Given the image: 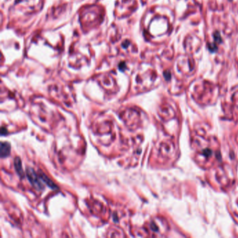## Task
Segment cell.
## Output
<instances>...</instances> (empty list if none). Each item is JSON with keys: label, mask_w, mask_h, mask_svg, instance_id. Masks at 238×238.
<instances>
[{"label": "cell", "mask_w": 238, "mask_h": 238, "mask_svg": "<svg viewBox=\"0 0 238 238\" xmlns=\"http://www.w3.org/2000/svg\"><path fill=\"white\" fill-rule=\"evenodd\" d=\"M119 68H120V69L121 71H124L126 68V64L124 62H122L121 64H120V65H119Z\"/></svg>", "instance_id": "obj_5"}, {"label": "cell", "mask_w": 238, "mask_h": 238, "mask_svg": "<svg viewBox=\"0 0 238 238\" xmlns=\"http://www.w3.org/2000/svg\"><path fill=\"white\" fill-rule=\"evenodd\" d=\"M26 174H27L28 180L31 183V184L37 190H42L44 189V185L40 181L41 177L38 175L35 171L31 168H27V171H26Z\"/></svg>", "instance_id": "obj_1"}, {"label": "cell", "mask_w": 238, "mask_h": 238, "mask_svg": "<svg viewBox=\"0 0 238 238\" xmlns=\"http://www.w3.org/2000/svg\"><path fill=\"white\" fill-rule=\"evenodd\" d=\"M40 177H41V180H42L44 182L46 183V184L47 185V186L50 187L51 188H52V189H58V187L56 186L55 184H54L53 182H52V181L49 179L48 177H47V176L46 175H44V173H43L42 172H40Z\"/></svg>", "instance_id": "obj_4"}, {"label": "cell", "mask_w": 238, "mask_h": 238, "mask_svg": "<svg viewBox=\"0 0 238 238\" xmlns=\"http://www.w3.org/2000/svg\"><path fill=\"white\" fill-rule=\"evenodd\" d=\"M11 152V145L7 142H2L0 145V154L1 156L6 157L9 155Z\"/></svg>", "instance_id": "obj_2"}, {"label": "cell", "mask_w": 238, "mask_h": 238, "mask_svg": "<svg viewBox=\"0 0 238 238\" xmlns=\"http://www.w3.org/2000/svg\"><path fill=\"white\" fill-rule=\"evenodd\" d=\"M128 45H129V42H128V41H126L124 43H123L122 44V46L124 47V48H127Z\"/></svg>", "instance_id": "obj_6"}, {"label": "cell", "mask_w": 238, "mask_h": 238, "mask_svg": "<svg viewBox=\"0 0 238 238\" xmlns=\"http://www.w3.org/2000/svg\"><path fill=\"white\" fill-rule=\"evenodd\" d=\"M14 166H15V169L17 172L18 175L20 176V177H24V172L22 167V163H21L20 159L19 157H16L14 159Z\"/></svg>", "instance_id": "obj_3"}]
</instances>
